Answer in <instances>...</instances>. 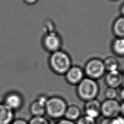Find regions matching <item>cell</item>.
<instances>
[{
  "instance_id": "6da1fadb",
  "label": "cell",
  "mask_w": 124,
  "mask_h": 124,
  "mask_svg": "<svg viewBox=\"0 0 124 124\" xmlns=\"http://www.w3.org/2000/svg\"><path fill=\"white\" fill-rule=\"evenodd\" d=\"M48 61L51 69L59 75H64L72 65L70 55L62 49L51 53Z\"/></svg>"
},
{
  "instance_id": "7a4b0ae2",
  "label": "cell",
  "mask_w": 124,
  "mask_h": 124,
  "mask_svg": "<svg viewBox=\"0 0 124 124\" xmlns=\"http://www.w3.org/2000/svg\"><path fill=\"white\" fill-rule=\"evenodd\" d=\"M77 95L81 100L85 102L97 99L100 92V87L97 81L85 77L77 86Z\"/></svg>"
},
{
  "instance_id": "3957f363",
  "label": "cell",
  "mask_w": 124,
  "mask_h": 124,
  "mask_svg": "<svg viewBox=\"0 0 124 124\" xmlns=\"http://www.w3.org/2000/svg\"><path fill=\"white\" fill-rule=\"evenodd\" d=\"M65 100L61 97L54 96L48 98L45 105L46 114L52 119L64 118L67 107Z\"/></svg>"
},
{
  "instance_id": "277c9868",
  "label": "cell",
  "mask_w": 124,
  "mask_h": 124,
  "mask_svg": "<svg viewBox=\"0 0 124 124\" xmlns=\"http://www.w3.org/2000/svg\"><path fill=\"white\" fill-rule=\"evenodd\" d=\"M84 71L86 77L97 81L102 78L106 72L103 61L97 57L89 59L86 62Z\"/></svg>"
},
{
  "instance_id": "5b68a950",
  "label": "cell",
  "mask_w": 124,
  "mask_h": 124,
  "mask_svg": "<svg viewBox=\"0 0 124 124\" xmlns=\"http://www.w3.org/2000/svg\"><path fill=\"white\" fill-rule=\"evenodd\" d=\"M124 102L116 99H106L101 105V115L103 118H113L119 116H123Z\"/></svg>"
},
{
  "instance_id": "8992f818",
  "label": "cell",
  "mask_w": 124,
  "mask_h": 124,
  "mask_svg": "<svg viewBox=\"0 0 124 124\" xmlns=\"http://www.w3.org/2000/svg\"><path fill=\"white\" fill-rule=\"evenodd\" d=\"M44 49L52 53L61 49L62 40L60 35L55 30L47 32L42 40Z\"/></svg>"
},
{
  "instance_id": "52a82bcc",
  "label": "cell",
  "mask_w": 124,
  "mask_h": 124,
  "mask_svg": "<svg viewBox=\"0 0 124 124\" xmlns=\"http://www.w3.org/2000/svg\"><path fill=\"white\" fill-rule=\"evenodd\" d=\"M64 76L67 82L72 86H77L85 77L84 69L78 65H72Z\"/></svg>"
},
{
  "instance_id": "ba28073f",
  "label": "cell",
  "mask_w": 124,
  "mask_h": 124,
  "mask_svg": "<svg viewBox=\"0 0 124 124\" xmlns=\"http://www.w3.org/2000/svg\"><path fill=\"white\" fill-rule=\"evenodd\" d=\"M3 102L15 112V111L20 110L23 107V98L18 93L11 91L5 95Z\"/></svg>"
},
{
  "instance_id": "9c48e42d",
  "label": "cell",
  "mask_w": 124,
  "mask_h": 124,
  "mask_svg": "<svg viewBox=\"0 0 124 124\" xmlns=\"http://www.w3.org/2000/svg\"><path fill=\"white\" fill-rule=\"evenodd\" d=\"M105 82L107 87L116 89L123 87L124 75L119 69L107 72L105 76Z\"/></svg>"
},
{
  "instance_id": "30bf717a",
  "label": "cell",
  "mask_w": 124,
  "mask_h": 124,
  "mask_svg": "<svg viewBox=\"0 0 124 124\" xmlns=\"http://www.w3.org/2000/svg\"><path fill=\"white\" fill-rule=\"evenodd\" d=\"M48 97L42 95L31 104L29 111L32 116H44L46 114L45 105Z\"/></svg>"
},
{
  "instance_id": "8fae6325",
  "label": "cell",
  "mask_w": 124,
  "mask_h": 124,
  "mask_svg": "<svg viewBox=\"0 0 124 124\" xmlns=\"http://www.w3.org/2000/svg\"><path fill=\"white\" fill-rule=\"evenodd\" d=\"M101 102L95 99L85 102L84 110L85 115L97 119L101 115Z\"/></svg>"
},
{
  "instance_id": "7c38bea8",
  "label": "cell",
  "mask_w": 124,
  "mask_h": 124,
  "mask_svg": "<svg viewBox=\"0 0 124 124\" xmlns=\"http://www.w3.org/2000/svg\"><path fill=\"white\" fill-rule=\"evenodd\" d=\"M15 119V111L3 102L0 103V124H11Z\"/></svg>"
},
{
  "instance_id": "4fadbf2b",
  "label": "cell",
  "mask_w": 124,
  "mask_h": 124,
  "mask_svg": "<svg viewBox=\"0 0 124 124\" xmlns=\"http://www.w3.org/2000/svg\"><path fill=\"white\" fill-rule=\"evenodd\" d=\"M81 116V109L78 106L71 105L67 106L64 118L76 122Z\"/></svg>"
},
{
  "instance_id": "5bb4252c",
  "label": "cell",
  "mask_w": 124,
  "mask_h": 124,
  "mask_svg": "<svg viewBox=\"0 0 124 124\" xmlns=\"http://www.w3.org/2000/svg\"><path fill=\"white\" fill-rule=\"evenodd\" d=\"M112 32L116 37L124 38V16H120L115 20L113 24Z\"/></svg>"
},
{
  "instance_id": "9a60e30c",
  "label": "cell",
  "mask_w": 124,
  "mask_h": 124,
  "mask_svg": "<svg viewBox=\"0 0 124 124\" xmlns=\"http://www.w3.org/2000/svg\"><path fill=\"white\" fill-rule=\"evenodd\" d=\"M111 48L113 52L118 57H123L124 55V38L116 37L113 40Z\"/></svg>"
},
{
  "instance_id": "2e32d148",
  "label": "cell",
  "mask_w": 124,
  "mask_h": 124,
  "mask_svg": "<svg viewBox=\"0 0 124 124\" xmlns=\"http://www.w3.org/2000/svg\"><path fill=\"white\" fill-rule=\"evenodd\" d=\"M106 72L119 69V63L116 57L109 56L103 60Z\"/></svg>"
},
{
  "instance_id": "e0dca14e",
  "label": "cell",
  "mask_w": 124,
  "mask_h": 124,
  "mask_svg": "<svg viewBox=\"0 0 124 124\" xmlns=\"http://www.w3.org/2000/svg\"><path fill=\"white\" fill-rule=\"evenodd\" d=\"M100 124H124V116L119 115L113 118H103Z\"/></svg>"
},
{
  "instance_id": "ac0fdd59",
  "label": "cell",
  "mask_w": 124,
  "mask_h": 124,
  "mask_svg": "<svg viewBox=\"0 0 124 124\" xmlns=\"http://www.w3.org/2000/svg\"><path fill=\"white\" fill-rule=\"evenodd\" d=\"M104 95L106 99H116V98L118 97L117 89L107 87L104 92Z\"/></svg>"
},
{
  "instance_id": "d6986e66",
  "label": "cell",
  "mask_w": 124,
  "mask_h": 124,
  "mask_svg": "<svg viewBox=\"0 0 124 124\" xmlns=\"http://www.w3.org/2000/svg\"><path fill=\"white\" fill-rule=\"evenodd\" d=\"M29 124H51L45 116H32L28 121Z\"/></svg>"
},
{
  "instance_id": "ffe728a7",
  "label": "cell",
  "mask_w": 124,
  "mask_h": 124,
  "mask_svg": "<svg viewBox=\"0 0 124 124\" xmlns=\"http://www.w3.org/2000/svg\"><path fill=\"white\" fill-rule=\"evenodd\" d=\"M75 123L76 124H97L96 119L85 114L81 116Z\"/></svg>"
},
{
  "instance_id": "44dd1931",
  "label": "cell",
  "mask_w": 124,
  "mask_h": 124,
  "mask_svg": "<svg viewBox=\"0 0 124 124\" xmlns=\"http://www.w3.org/2000/svg\"><path fill=\"white\" fill-rule=\"evenodd\" d=\"M54 124H76V123L73 121H70L68 119L63 118L58 120Z\"/></svg>"
},
{
  "instance_id": "7402d4cb",
  "label": "cell",
  "mask_w": 124,
  "mask_h": 124,
  "mask_svg": "<svg viewBox=\"0 0 124 124\" xmlns=\"http://www.w3.org/2000/svg\"><path fill=\"white\" fill-rule=\"evenodd\" d=\"M11 124H29L28 122L23 118H17L14 119Z\"/></svg>"
},
{
  "instance_id": "603a6c76",
  "label": "cell",
  "mask_w": 124,
  "mask_h": 124,
  "mask_svg": "<svg viewBox=\"0 0 124 124\" xmlns=\"http://www.w3.org/2000/svg\"><path fill=\"white\" fill-rule=\"evenodd\" d=\"M118 97H119L121 100L123 102L124 98V89L123 87L121 88L119 91H118Z\"/></svg>"
},
{
  "instance_id": "cb8c5ba5",
  "label": "cell",
  "mask_w": 124,
  "mask_h": 124,
  "mask_svg": "<svg viewBox=\"0 0 124 124\" xmlns=\"http://www.w3.org/2000/svg\"><path fill=\"white\" fill-rule=\"evenodd\" d=\"M25 2L30 4H34L37 2L38 0H25Z\"/></svg>"
},
{
  "instance_id": "d4e9b609",
  "label": "cell",
  "mask_w": 124,
  "mask_h": 124,
  "mask_svg": "<svg viewBox=\"0 0 124 124\" xmlns=\"http://www.w3.org/2000/svg\"><path fill=\"white\" fill-rule=\"evenodd\" d=\"M120 10H120V13H121V16H124V6L123 4L121 6Z\"/></svg>"
},
{
  "instance_id": "484cf974",
  "label": "cell",
  "mask_w": 124,
  "mask_h": 124,
  "mask_svg": "<svg viewBox=\"0 0 124 124\" xmlns=\"http://www.w3.org/2000/svg\"><path fill=\"white\" fill-rule=\"evenodd\" d=\"M113 0V1H116V0Z\"/></svg>"
}]
</instances>
